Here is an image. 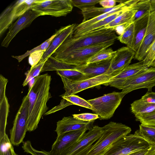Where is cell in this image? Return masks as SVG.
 I'll return each mask as SVG.
<instances>
[{"label": "cell", "mask_w": 155, "mask_h": 155, "mask_svg": "<svg viewBox=\"0 0 155 155\" xmlns=\"http://www.w3.org/2000/svg\"><path fill=\"white\" fill-rule=\"evenodd\" d=\"M51 76L48 74L35 78L27 94L28 99L27 131H34L43 115L48 111V101L52 97L49 92Z\"/></svg>", "instance_id": "obj_1"}, {"label": "cell", "mask_w": 155, "mask_h": 155, "mask_svg": "<svg viewBox=\"0 0 155 155\" xmlns=\"http://www.w3.org/2000/svg\"><path fill=\"white\" fill-rule=\"evenodd\" d=\"M115 30L104 27L81 35L68 37L53 54H59L77 49L91 46L117 39Z\"/></svg>", "instance_id": "obj_2"}, {"label": "cell", "mask_w": 155, "mask_h": 155, "mask_svg": "<svg viewBox=\"0 0 155 155\" xmlns=\"http://www.w3.org/2000/svg\"><path fill=\"white\" fill-rule=\"evenodd\" d=\"M101 136L84 155H102L114 142L130 134L131 128L121 123L110 121L103 127Z\"/></svg>", "instance_id": "obj_3"}, {"label": "cell", "mask_w": 155, "mask_h": 155, "mask_svg": "<svg viewBox=\"0 0 155 155\" xmlns=\"http://www.w3.org/2000/svg\"><path fill=\"white\" fill-rule=\"evenodd\" d=\"M114 42L109 41L63 53L53 54L51 56L56 60L69 65L75 66L84 65L86 64L88 61L93 56L108 48Z\"/></svg>", "instance_id": "obj_4"}, {"label": "cell", "mask_w": 155, "mask_h": 155, "mask_svg": "<svg viewBox=\"0 0 155 155\" xmlns=\"http://www.w3.org/2000/svg\"><path fill=\"white\" fill-rule=\"evenodd\" d=\"M150 147L147 142L134 133L114 142L102 155H127L138 151L149 150Z\"/></svg>", "instance_id": "obj_5"}, {"label": "cell", "mask_w": 155, "mask_h": 155, "mask_svg": "<svg viewBox=\"0 0 155 155\" xmlns=\"http://www.w3.org/2000/svg\"><path fill=\"white\" fill-rule=\"evenodd\" d=\"M126 94L122 91H114L87 101L93 107V112L99 116V119L107 120L113 116Z\"/></svg>", "instance_id": "obj_6"}, {"label": "cell", "mask_w": 155, "mask_h": 155, "mask_svg": "<svg viewBox=\"0 0 155 155\" xmlns=\"http://www.w3.org/2000/svg\"><path fill=\"white\" fill-rule=\"evenodd\" d=\"M73 6L71 0H35L30 9L39 16L60 17L66 16L71 12Z\"/></svg>", "instance_id": "obj_7"}, {"label": "cell", "mask_w": 155, "mask_h": 155, "mask_svg": "<svg viewBox=\"0 0 155 155\" xmlns=\"http://www.w3.org/2000/svg\"><path fill=\"white\" fill-rule=\"evenodd\" d=\"M28 113V99L27 94L23 98L21 105L16 115L12 128L9 131L11 144L18 146L23 142L27 131Z\"/></svg>", "instance_id": "obj_8"}, {"label": "cell", "mask_w": 155, "mask_h": 155, "mask_svg": "<svg viewBox=\"0 0 155 155\" xmlns=\"http://www.w3.org/2000/svg\"><path fill=\"white\" fill-rule=\"evenodd\" d=\"M114 76L107 74L88 78L78 82H73L63 77H60L64 85L65 92L60 95L66 96L75 94L88 88L104 85L113 80Z\"/></svg>", "instance_id": "obj_9"}, {"label": "cell", "mask_w": 155, "mask_h": 155, "mask_svg": "<svg viewBox=\"0 0 155 155\" xmlns=\"http://www.w3.org/2000/svg\"><path fill=\"white\" fill-rule=\"evenodd\" d=\"M32 0L16 1L8 7L0 16V35L8 28L14 21L30 9Z\"/></svg>", "instance_id": "obj_10"}, {"label": "cell", "mask_w": 155, "mask_h": 155, "mask_svg": "<svg viewBox=\"0 0 155 155\" xmlns=\"http://www.w3.org/2000/svg\"><path fill=\"white\" fill-rule=\"evenodd\" d=\"M155 86V68H148L133 77L127 80L121 87L122 92L127 94L134 90L147 88L151 91Z\"/></svg>", "instance_id": "obj_11"}, {"label": "cell", "mask_w": 155, "mask_h": 155, "mask_svg": "<svg viewBox=\"0 0 155 155\" xmlns=\"http://www.w3.org/2000/svg\"><path fill=\"white\" fill-rule=\"evenodd\" d=\"M87 129L66 133L57 137L49 152L51 155H65L83 137Z\"/></svg>", "instance_id": "obj_12"}, {"label": "cell", "mask_w": 155, "mask_h": 155, "mask_svg": "<svg viewBox=\"0 0 155 155\" xmlns=\"http://www.w3.org/2000/svg\"><path fill=\"white\" fill-rule=\"evenodd\" d=\"M103 132V127L93 126L65 155H84L101 136Z\"/></svg>", "instance_id": "obj_13"}, {"label": "cell", "mask_w": 155, "mask_h": 155, "mask_svg": "<svg viewBox=\"0 0 155 155\" xmlns=\"http://www.w3.org/2000/svg\"><path fill=\"white\" fill-rule=\"evenodd\" d=\"M135 52L127 47H122L116 51L112 58L106 74L115 76L130 65L134 58Z\"/></svg>", "instance_id": "obj_14"}, {"label": "cell", "mask_w": 155, "mask_h": 155, "mask_svg": "<svg viewBox=\"0 0 155 155\" xmlns=\"http://www.w3.org/2000/svg\"><path fill=\"white\" fill-rule=\"evenodd\" d=\"M39 16L36 13L29 10L19 17L8 28V31L3 40L1 46L7 47L13 39L21 30L28 27Z\"/></svg>", "instance_id": "obj_15"}, {"label": "cell", "mask_w": 155, "mask_h": 155, "mask_svg": "<svg viewBox=\"0 0 155 155\" xmlns=\"http://www.w3.org/2000/svg\"><path fill=\"white\" fill-rule=\"evenodd\" d=\"M94 121H85L78 120L73 117H64L57 122L56 128L54 131L58 137L71 131L85 129L89 130L93 126Z\"/></svg>", "instance_id": "obj_16"}, {"label": "cell", "mask_w": 155, "mask_h": 155, "mask_svg": "<svg viewBox=\"0 0 155 155\" xmlns=\"http://www.w3.org/2000/svg\"><path fill=\"white\" fill-rule=\"evenodd\" d=\"M147 68V67L144 64L143 61L129 65L118 74L114 77L112 81L104 85H109L121 90L127 80L133 77Z\"/></svg>", "instance_id": "obj_17"}, {"label": "cell", "mask_w": 155, "mask_h": 155, "mask_svg": "<svg viewBox=\"0 0 155 155\" xmlns=\"http://www.w3.org/2000/svg\"><path fill=\"white\" fill-rule=\"evenodd\" d=\"M150 11L144 38L134 57L139 61L143 60L147 50L155 39V9Z\"/></svg>", "instance_id": "obj_18"}, {"label": "cell", "mask_w": 155, "mask_h": 155, "mask_svg": "<svg viewBox=\"0 0 155 155\" xmlns=\"http://www.w3.org/2000/svg\"><path fill=\"white\" fill-rule=\"evenodd\" d=\"M112 58L84 65L75 66V69L84 74L87 78L94 77L106 74L109 68Z\"/></svg>", "instance_id": "obj_19"}, {"label": "cell", "mask_w": 155, "mask_h": 155, "mask_svg": "<svg viewBox=\"0 0 155 155\" xmlns=\"http://www.w3.org/2000/svg\"><path fill=\"white\" fill-rule=\"evenodd\" d=\"M76 26V25L75 24L65 26L62 31L53 39L50 45L45 52L39 62L46 61L51 56L68 37L72 35Z\"/></svg>", "instance_id": "obj_20"}, {"label": "cell", "mask_w": 155, "mask_h": 155, "mask_svg": "<svg viewBox=\"0 0 155 155\" xmlns=\"http://www.w3.org/2000/svg\"><path fill=\"white\" fill-rule=\"evenodd\" d=\"M139 0H130L123 1L119 4V6L116 8L106 13L96 17L90 19L76 26L74 32V36H76L79 32L85 28L96 23L106 18L113 15L122 9L129 6L134 5Z\"/></svg>", "instance_id": "obj_21"}, {"label": "cell", "mask_w": 155, "mask_h": 155, "mask_svg": "<svg viewBox=\"0 0 155 155\" xmlns=\"http://www.w3.org/2000/svg\"><path fill=\"white\" fill-rule=\"evenodd\" d=\"M150 12L144 14L134 22L135 38L133 50L135 52L139 48L144 38Z\"/></svg>", "instance_id": "obj_22"}, {"label": "cell", "mask_w": 155, "mask_h": 155, "mask_svg": "<svg viewBox=\"0 0 155 155\" xmlns=\"http://www.w3.org/2000/svg\"><path fill=\"white\" fill-rule=\"evenodd\" d=\"M9 109V105L6 95L0 97V141L8 136L5 133V129Z\"/></svg>", "instance_id": "obj_23"}, {"label": "cell", "mask_w": 155, "mask_h": 155, "mask_svg": "<svg viewBox=\"0 0 155 155\" xmlns=\"http://www.w3.org/2000/svg\"><path fill=\"white\" fill-rule=\"evenodd\" d=\"M135 5L127 7L120 11L114 13L113 15H110L99 22L87 27L79 32L76 36H74L77 37L80 36L89 32L102 27H104L106 25L113 21L118 16L124 12L132 8Z\"/></svg>", "instance_id": "obj_24"}, {"label": "cell", "mask_w": 155, "mask_h": 155, "mask_svg": "<svg viewBox=\"0 0 155 155\" xmlns=\"http://www.w3.org/2000/svg\"><path fill=\"white\" fill-rule=\"evenodd\" d=\"M137 11L134 6L132 8L122 13L104 27L106 28H111L115 30L117 28L120 26L133 22V18Z\"/></svg>", "instance_id": "obj_25"}, {"label": "cell", "mask_w": 155, "mask_h": 155, "mask_svg": "<svg viewBox=\"0 0 155 155\" xmlns=\"http://www.w3.org/2000/svg\"><path fill=\"white\" fill-rule=\"evenodd\" d=\"M75 66L69 65L60 61L54 58L52 56L49 57L45 62L41 71L64 70L74 69Z\"/></svg>", "instance_id": "obj_26"}, {"label": "cell", "mask_w": 155, "mask_h": 155, "mask_svg": "<svg viewBox=\"0 0 155 155\" xmlns=\"http://www.w3.org/2000/svg\"><path fill=\"white\" fill-rule=\"evenodd\" d=\"M155 109V104L145 101L141 99L131 104V111L135 116L149 113Z\"/></svg>", "instance_id": "obj_27"}, {"label": "cell", "mask_w": 155, "mask_h": 155, "mask_svg": "<svg viewBox=\"0 0 155 155\" xmlns=\"http://www.w3.org/2000/svg\"><path fill=\"white\" fill-rule=\"evenodd\" d=\"M64 27L61 28L49 38L47 39L39 45L34 48L31 50L27 51L24 54L18 56H12V57L17 59L19 62H21L27 56L32 53L39 51H45L48 48L52 41L54 38L64 29Z\"/></svg>", "instance_id": "obj_28"}, {"label": "cell", "mask_w": 155, "mask_h": 155, "mask_svg": "<svg viewBox=\"0 0 155 155\" xmlns=\"http://www.w3.org/2000/svg\"><path fill=\"white\" fill-rule=\"evenodd\" d=\"M119 5L109 8L94 6L83 9L81 12L83 17L82 22H84L110 11L117 8Z\"/></svg>", "instance_id": "obj_29"}, {"label": "cell", "mask_w": 155, "mask_h": 155, "mask_svg": "<svg viewBox=\"0 0 155 155\" xmlns=\"http://www.w3.org/2000/svg\"><path fill=\"white\" fill-rule=\"evenodd\" d=\"M135 38L134 24L133 22L128 25L117 39L121 43L126 44L127 47L133 50Z\"/></svg>", "instance_id": "obj_30"}, {"label": "cell", "mask_w": 155, "mask_h": 155, "mask_svg": "<svg viewBox=\"0 0 155 155\" xmlns=\"http://www.w3.org/2000/svg\"><path fill=\"white\" fill-rule=\"evenodd\" d=\"M135 133L143 139L150 146L155 145V127L141 124Z\"/></svg>", "instance_id": "obj_31"}, {"label": "cell", "mask_w": 155, "mask_h": 155, "mask_svg": "<svg viewBox=\"0 0 155 155\" xmlns=\"http://www.w3.org/2000/svg\"><path fill=\"white\" fill-rule=\"evenodd\" d=\"M60 77H64L70 81L78 82L88 79L86 75L74 69L56 71Z\"/></svg>", "instance_id": "obj_32"}, {"label": "cell", "mask_w": 155, "mask_h": 155, "mask_svg": "<svg viewBox=\"0 0 155 155\" xmlns=\"http://www.w3.org/2000/svg\"><path fill=\"white\" fill-rule=\"evenodd\" d=\"M134 7L137 11L133 18V22L150 11V0H139Z\"/></svg>", "instance_id": "obj_33"}, {"label": "cell", "mask_w": 155, "mask_h": 155, "mask_svg": "<svg viewBox=\"0 0 155 155\" xmlns=\"http://www.w3.org/2000/svg\"><path fill=\"white\" fill-rule=\"evenodd\" d=\"M116 51L111 48L103 50L93 56L87 61V64L106 60L112 58L115 55Z\"/></svg>", "instance_id": "obj_34"}, {"label": "cell", "mask_w": 155, "mask_h": 155, "mask_svg": "<svg viewBox=\"0 0 155 155\" xmlns=\"http://www.w3.org/2000/svg\"><path fill=\"white\" fill-rule=\"evenodd\" d=\"M143 61L148 68L155 67V39L147 50Z\"/></svg>", "instance_id": "obj_35"}, {"label": "cell", "mask_w": 155, "mask_h": 155, "mask_svg": "<svg viewBox=\"0 0 155 155\" xmlns=\"http://www.w3.org/2000/svg\"><path fill=\"white\" fill-rule=\"evenodd\" d=\"M135 116L141 124L155 127V109L149 113Z\"/></svg>", "instance_id": "obj_36"}, {"label": "cell", "mask_w": 155, "mask_h": 155, "mask_svg": "<svg viewBox=\"0 0 155 155\" xmlns=\"http://www.w3.org/2000/svg\"><path fill=\"white\" fill-rule=\"evenodd\" d=\"M46 61L39 62L34 67L30 68L26 74V78L22 84L23 87L27 85L32 79L39 75Z\"/></svg>", "instance_id": "obj_37"}, {"label": "cell", "mask_w": 155, "mask_h": 155, "mask_svg": "<svg viewBox=\"0 0 155 155\" xmlns=\"http://www.w3.org/2000/svg\"><path fill=\"white\" fill-rule=\"evenodd\" d=\"M22 147L24 152L31 155H51L49 152L44 150H39L35 149L29 140L23 142Z\"/></svg>", "instance_id": "obj_38"}, {"label": "cell", "mask_w": 155, "mask_h": 155, "mask_svg": "<svg viewBox=\"0 0 155 155\" xmlns=\"http://www.w3.org/2000/svg\"><path fill=\"white\" fill-rule=\"evenodd\" d=\"M101 0H71L73 6L81 10L83 9L95 6Z\"/></svg>", "instance_id": "obj_39"}, {"label": "cell", "mask_w": 155, "mask_h": 155, "mask_svg": "<svg viewBox=\"0 0 155 155\" xmlns=\"http://www.w3.org/2000/svg\"><path fill=\"white\" fill-rule=\"evenodd\" d=\"M45 51H35L29 55L28 63L32 68L37 65L42 58Z\"/></svg>", "instance_id": "obj_40"}, {"label": "cell", "mask_w": 155, "mask_h": 155, "mask_svg": "<svg viewBox=\"0 0 155 155\" xmlns=\"http://www.w3.org/2000/svg\"><path fill=\"white\" fill-rule=\"evenodd\" d=\"M72 116L78 120L85 121H91L99 118V116L95 114L84 113L74 114Z\"/></svg>", "instance_id": "obj_41"}, {"label": "cell", "mask_w": 155, "mask_h": 155, "mask_svg": "<svg viewBox=\"0 0 155 155\" xmlns=\"http://www.w3.org/2000/svg\"><path fill=\"white\" fill-rule=\"evenodd\" d=\"M0 155H15L13 146L10 142L0 143Z\"/></svg>", "instance_id": "obj_42"}, {"label": "cell", "mask_w": 155, "mask_h": 155, "mask_svg": "<svg viewBox=\"0 0 155 155\" xmlns=\"http://www.w3.org/2000/svg\"><path fill=\"white\" fill-rule=\"evenodd\" d=\"M141 99L145 101L155 104V92L148 91Z\"/></svg>", "instance_id": "obj_43"}, {"label": "cell", "mask_w": 155, "mask_h": 155, "mask_svg": "<svg viewBox=\"0 0 155 155\" xmlns=\"http://www.w3.org/2000/svg\"><path fill=\"white\" fill-rule=\"evenodd\" d=\"M117 2V0H101L99 3L103 8H109L116 6Z\"/></svg>", "instance_id": "obj_44"}, {"label": "cell", "mask_w": 155, "mask_h": 155, "mask_svg": "<svg viewBox=\"0 0 155 155\" xmlns=\"http://www.w3.org/2000/svg\"><path fill=\"white\" fill-rule=\"evenodd\" d=\"M149 150L138 151L130 153L127 155H147Z\"/></svg>", "instance_id": "obj_45"}, {"label": "cell", "mask_w": 155, "mask_h": 155, "mask_svg": "<svg viewBox=\"0 0 155 155\" xmlns=\"http://www.w3.org/2000/svg\"><path fill=\"white\" fill-rule=\"evenodd\" d=\"M147 155H155V145L150 146Z\"/></svg>", "instance_id": "obj_46"}, {"label": "cell", "mask_w": 155, "mask_h": 155, "mask_svg": "<svg viewBox=\"0 0 155 155\" xmlns=\"http://www.w3.org/2000/svg\"><path fill=\"white\" fill-rule=\"evenodd\" d=\"M15 155H18V154H17V153H16L15 154Z\"/></svg>", "instance_id": "obj_47"}, {"label": "cell", "mask_w": 155, "mask_h": 155, "mask_svg": "<svg viewBox=\"0 0 155 155\" xmlns=\"http://www.w3.org/2000/svg\"></svg>", "instance_id": "obj_48"}]
</instances>
